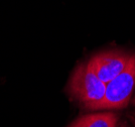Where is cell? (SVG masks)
Masks as SVG:
<instances>
[{"label": "cell", "mask_w": 135, "mask_h": 127, "mask_svg": "<svg viewBox=\"0 0 135 127\" xmlns=\"http://www.w3.org/2000/svg\"><path fill=\"white\" fill-rule=\"evenodd\" d=\"M105 90L106 84L99 79L88 63H82L74 70L69 80L67 93L74 101L90 110L103 99Z\"/></svg>", "instance_id": "obj_1"}, {"label": "cell", "mask_w": 135, "mask_h": 127, "mask_svg": "<svg viewBox=\"0 0 135 127\" xmlns=\"http://www.w3.org/2000/svg\"><path fill=\"white\" fill-rule=\"evenodd\" d=\"M135 87V54H132L126 68L106 84L105 95L90 110H119L126 108Z\"/></svg>", "instance_id": "obj_2"}, {"label": "cell", "mask_w": 135, "mask_h": 127, "mask_svg": "<svg viewBox=\"0 0 135 127\" xmlns=\"http://www.w3.org/2000/svg\"><path fill=\"white\" fill-rule=\"evenodd\" d=\"M130 57L131 54L123 50H105L93 55L87 63L99 79L107 84L123 72Z\"/></svg>", "instance_id": "obj_3"}, {"label": "cell", "mask_w": 135, "mask_h": 127, "mask_svg": "<svg viewBox=\"0 0 135 127\" xmlns=\"http://www.w3.org/2000/svg\"><path fill=\"white\" fill-rule=\"evenodd\" d=\"M119 115L113 112L87 114L79 117L69 127H116Z\"/></svg>", "instance_id": "obj_4"}, {"label": "cell", "mask_w": 135, "mask_h": 127, "mask_svg": "<svg viewBox=\"0 0 135 127\" xmlns=\"http://www.w3.org/2000/svg\"><path fill=\"white\" fill-rule=\"evenodd\" d=\"M129 119H130V121H131V123H132L135 127V117L133 116V115H129Z\"/></svg>", "instance_id": "obj_5"}, {"label": "cell", "mask_w": 135, "mask_h": 127, "mask_svg": "<svg viewBox=\"0 0 135 127\" xmlns=\"http://www.w3.org/2000/svg\"><path fill=\"white\" fill-rule=\"evenodd\" d=\"M120 127H128V126H127V125H126L125 123H122V124L120 125Z\"/></svg>", "instance_id": "obj_6"}, {"label": "cell", "mask_w": 135, "mask_h": 127, "mask_svg": "<svg viewBox=\"0 0 135 127\" xmlns=\"http://www.w3.org/2000/svg\"><path fill=\"white\" fill-rule=\"evenodd\" d=\"M132 105L135 106V96H134V98H133V100H132Z\"/></svg>", "instance_id": "obj_7"}, {"label": "cell", "mask_w": 135, "mask_h": 127, "mask_svg": "<svg viewBox=\"0 0 135 127\" xmlns=\"http://www.w3.org/2000/svg\"><path fill=\"white\" fill-rule=\"evenodd\" d=\"M133 116H134V117H135V112H134V113H133Z\"/></svg>", "instance_id": "obj_8"}]
</instances>
